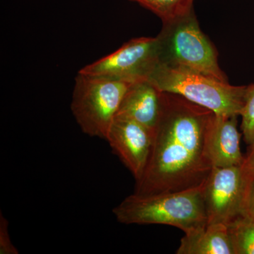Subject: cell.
Listing matches in <instances>:
<instances>
[{
    "mask_svg": "<svg viewBox=\"0 0 254 254\" xmlns=\"http://www.w3.org/2000/svg\"><path fill=\"white\" fill-rule=\"evenodd\" d=\"M215 115L180 95L163 92L149 160L135 182L133 193L157 194L202 186L213 169L205 143Z\"/></svg>",
    "mask_w": 254,
    "mask_h": 254,
    "instance_id": "1",
    "label": "cell"
},
{
    "mask_svg": "<svg viewBox=\"0 0 254 254\" xmlns=\"http://www.w3.org/2000/svg\"><path fill=\"white\" fill-rule=\"evenodd\" d=\"M203 185L157 194L133 193L115 206L113 213L125 225H170L189 233L208 225Z\"/></svg>",
    "mask_w": 254,
    "mask_h": 254,
    "instance_id": "2",
    "label": "cell"
},
{
    "mask_svg": "<svg viewBox=\"0 0 254 254\" xmlns=\"http://www.w3.org/2000/svg\"><path fill=\"white\" fill-rule=\"evenodd\" d=\"M156 37L161 64L229 82L219 65L216 48L200 29L194 9L163 23Z\"/></svg>",
    "mask_w": 254,
    "mask_h": 254,
    "instance_id": "3",
    "label": "cell"
},
{
    "mask_svg": "<svg viewBox=\"0 0 254 254\" xmlns=\"http://www.w3.org/2000/svg\"><path fill=\"white\" fill-rule=\"evenodd\" d=\"M148 80L160 91L180 95L216 115L240 116L245 103L247 86H233L229 82L160 63Z\"/></svg>",
    "mask_w": 254,
    "mask_h": 254,
    "instance_id": "4",
    "label": "cell"
},
{
    "mask_svg": "<svg viewBox=\"0 0 254 254\" xmlns=\"http://www.w3.org/2000/svg\"><path fill=\"white\" fill-rule=\"evenodd\" d=\"M133 83L78 72L71 110L83 133L106 140L124 97Z\"/></svg>",
    "mask_w": 254,
    "mask_h": 254,
    "instance_id": "5",
    "label": "cell"
},
{
    "mask_svg": "<svg viewBox=\"0 0 254 254\" xmlns=\"http://www.w3.org/2000/svg\"><path fill=\"white\" fill-rule=\"evenodd\" d=\"M159 63L157 37H141L130 40L111 54L83 66L78 72L136 82L148 79Z\"/></svg>",
    "mask_w": 254,
    "mask_h": 254,
    "instance_id": "6",
    "label": "cell"
},
{
    "mask_svg": "<svg viewBox=\"0 0 254 254\" xmlns=\"http://www.w3.org/2000/svg\"><path fill=\"white\" fill-rule=\"evenodd\" d=\"M247 187L242 165L213 168L203 185L208 225H227L242 215Z\"/></svg>",
    "mask_w": 254,
    "mask_h": 254,
    "instance_id": "7",
    "label": "cell"
},
{
    "mask_svg": "<svg viewBox=\"0 0 254 254\" xmlns=\"http://www.w3.org/2000/svg\"><path fill=\"white\" fill-rule=\"evenodd\" d=\"M153 134L148 128L128 119L115 118L106 141L135 181L144 173L153 146Z\"/></svg>",
    "mask_w": 254,
    "mask_h": 254,
    "instance_id": "8",
    "label": "cell"
},
{
    "mask_svg": "<svg viewBox=\"0 0 254 254\" xmlns=\"http://www.w3.org/2000/svg\"><path fill=\"white\" fill-rule=\"evenodd\" d=\"M237 116L215 115L207 134V155L213 168L242 165L245 160L240 148L241 134Z\"/></svg>",
    "mask_w": 254,
    "mask_h": 254,
    "instance_id": "9",
    "label": "cell"
},
{
    "mask_svg": "<svg viewBox=\"0 0 254 254\" xmlns=\"http://www.w3.org/2000/svg\"><path fill=\"white\" fill-rule=\"evenodd\" d=\"M163 92L148 79L132 83L127 90L115 118L128 119L154 134L162 110Z\"/></svg>",
    "mask_w": 254,
    "mask_h": 254,
    "instance_id": "10",
    "label": "cell"
},
{
    "mask_svg": "<svg viewBox=\"0 0 254 254\" xmlns=\"http://www.w3.org/2000/svg\"><path fill=\"white\" fill-rule=\"evenodd\" d=\"M177 254H234L227 225L208 224L185 234Z\"/></svg>",
    "mask_w": 254,
    "mask_h": 254,
    "instance_id": "11",
    "label": "cell"
},
{
    "mask_svg": "<svg viewBox=\"0 0 254 254\" xmlns=\"http://www.w3.org/2000/svg\"><path fill=\"white\" fill-rule=\"evenodd\" d=\"M227 226L234 254H254V220L241 215Z\"/></svg>",
    "mask_w": 254,
    "mask_h": 254,
    "instance_id": "12",
    "label": "cell"
},
{
    "mask_svg": "<svg viewBox=\"0 0 254 254\" xmlns=\"http://www.w3.org/2000/svg\"><path fill=\"white\" fill-rule=\"evenodd\" d=\"M151 11L162 22L183 16L194 9L195 0H128Z\"/></svg>",
    "mask_w": 254,
    "mask_h": 254,
    "instance_id": "13",
    "label": "cell"
},
{
    "mask_svg": "<svg viewBox=\"0 0 254 254\" xmlns=\"http://www.w3.org/2000/svg\"><path fill=\"white\" fill-rule=\"evenodd\" d=\"M244 140L247 145L254 143V83L249 85L246 91L245 103L241 110Z\"/></svg>",
    "mask_w": 254,
    "mask_h": 254,
    "instance_id": "14",
    "label": "cell"
},
{
    "mask_svg": "<svg viewBox=\"0 0 254 254\" xmlns=\"http://www.w3.org/2000/svg\"><path fill=\"white\" fill-rule=\"evenodd\" d=\"M19 252L10 238L9 222L0 212V254H18Z\"/></svg>",
    "mask_w": 254,
    "mask_h": 254,
    "instance_id": "15",
    "label": "cell"
},
{
    "mask_svg": "<svg viewBox=\"0 0 254 254\" xmlns=\"http://www.w3.org/2000/svg\"><path fill=\"white\" fill-rule=\"evenodd\" d=\"M247 187L246 192L245 207L242 215L254 220V176L247 179Z\"/></svg>",
    "mask_w": 254,
    "mask_h": 254,
    "instance_id": "16",
    "label": "cell"
},
{
    "mask_svg": "<svg viewBox=\"0 0 254 254\" xmlns=\"http://www.w3.org/2000/svg\"><path fill=\"white\" fill-rule=\"evenodd\" d=\"M242 168L246 179H250L254 176V143L250 145L248 153L245 156Z\"/></svg>",
    "mask_w": 254,
    "mask_h": 254,
    "instance_id": "17",
    "label": "cell"
}]
</instances>
